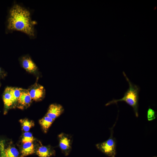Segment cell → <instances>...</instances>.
<instances>
[{"label": "cell", "mask_w": 157, "mask_h": 157, "mask_svg": "<svg viewBox=\"0 0 157 157\" xmlns=\"http://www.w3.org/2000/svg\"><path fill=\"white\" fill-rule=\"evenodd\" d=\"M22 130L25 132H28L34 126V122L27 118L20 119L19 120Z\"/></svg>", "instance_id": "4fadbf2b"}, {"label": "cell", "mask_w": 157, "mask_h": 157, "mask_svg": "<svg viewBox=\"0 0 157 157\" xmlns=\"http://www.w3.org/2000/svg\"><path fill=\"white\" fill-rule=\"evenodd\" d=\"M156 112L151 108H149L147 112V118L149 121L155 119L156 117Z\"/></svg>", "instance_id": "2e32d148"}, {"label": "cell", "mask_w": 157, "mask_h": 157, "mask_svg": "<svg viewBox=\"0 0 157 157\" xmlns=\"http://www.w3.org/2000/svg\"><path fill=\"white\" fill-rule=\"evenodd\" d=\"M5 152L7 157H20L19 151L14 147L9 146L5 149Z\"/></svg>", "instance_id": "5bb4252c"}, {"label": "cell", "mask_w": 157, "mask_h": 157, "mask_svg": "<svg viewBox=\"0 0 157 157\" xmlns=\"http://www.w3.org/2000/svg\"><path fill=\"white\" fill-rule=\"evenodd\" d=\"M23 67L30 73H34L37 70V67L31 58L28 56L23 57L21 60Z\"/></svg>", "instance_id": "9c48e42d"}, {"label": "cell", "mask_w": 157, "mask_h": 157, "mask_svg": "<svg viewBox=\"0 0 157 157\" xmlns=\"http://www.w3.org/2000/svg\"><path fill=\"white\" fill-rule=\"evenodd\" d=\"M54 120L46 115L39 120V124L44 133L47 132Z\"/></svg>", "instance_id": "7c38bea8"}, {"label": "cell", "mask_w": 157, "mask_h": 157, "mask_svg": "<svg viewBox=\"0 0 157 157\" xmlns=\"http://www.w3.org/2000/svg\"></svg>", "instance_id": "ffe728a7"}, {"label": "cell", "mask_w": 157, "mask_h": 157, "mask_svg": "<svg viewBox=\"0 0 157 157\" xmlns=\"http://www.w3.org/2000/svg\"><path fill=\"white\" fill-rule=\"evenodd\" d=\"M157 157V156H154V157Z\"/></svg>", "instance_id": "d6986e66"}, {"label": "cell", "mask_w": 157, "mask_h": 157, "mask_svg": "<svg viewBox=\"0 0 157 157\" xmlns=\"http://www.w3.org/2000/svg\"><path fill=\"white\" fill-rule=\"evenodd\" d=\"M32 100L27 90L23 89L17 101L18 106L22 108L28 107L31 103Z\"/></svg>", "instance_id": "ba28073f"}, {"label": "cell", "mask_w": 157, "mask_h": 157, "mask_svg": "<svg viewBox=\"0 0 157 157\" xmlns=\"http://www.w3.org/2000/svg\"><path fill=\"white\" fill-rule=\"evenodd\" d=\"M27 90L32 100L35 101L41 100L45 95V90L44 87L37 83L32 85Z\"/></svg>", "instance_id": "8992f818"}, {"label": "cell", "mask_w": 157, "mask_h": 157, "mask_svg": "<svg viewBox=\"0 0 157 157\" xmlns=\"http://www.w3.org/2000/svg\"><path fill=\"white\" fill-rule=\"evenodd\" d=\"M23 89L20 88L7 87L3 95V100L6 109H8L17 103Z\"/></svg>", "instance_id": "277c9868"}, {"label": "cell", "mask_w": 157, "mask_h": 157, "mask_svg": "<svg viewBox=\"0 0 157 157\" xmlns=\"http://www.w3.org/2000/svg\"><path fill=\"white\" fill-rule=\"evenodd\" d=\"M113 126L110 129V135L106 140L97 144L96 146L97 148L107 156L110 157H115L116 154V141L115 138L113 137Z\"/></svg>", "instance_id": "3957f363"}, {"label": "cell", "mask_w": 157, "mask_h": 157, "mask_svg": "<svg viewBox=\"0 0 157 157\" xmlns=\"http://www.w3.org/2000/svg\"><path fill=\"white\" fill-rule=\"evenodd\" d=\"M123 74L129 83V87L128 89L125 93L122 98L119 99H113L108 102L105 105L108 106L111 104H117L118 101H124L132 107L135 116L138 117L139 92L140 88L131 82L124 72H123Z\"/></svg>", "instance_id": "7a4b0ae2"}, {"label": "cell", "mask_w": 157, "mask_h": 157, "mask_svg": "<svg viewBox=\"0 0 157 157\" xmlns=\"http://www.w3.org/2000/svg\"><path fill=\"white\" fill-rule=\"evenodd\" d=\"M37 154L39 157H50L55 156V150L50 146H44L41 145L38 148Z\"/></svg>", "instance_id": "30bf717a"}, {"label": "cell", "mask_w": 157, "mask_h": 157, "mask_svg": "<svg viewBox=\"0 0 157 157\" xmlns=\"http://www.w3.org/2000/svg\"><path fill=\"white\" fill-rule=\"evenodd\" d=\"M5 142L4 140H0V157H7L5 152Z\"/></svg>", "instance_id": "e0dca14e"}, {"label": "cell", "mask_w": 157, "mask_h": 157, "mask_svg": "<svg viewBox=\"0 0 157 157\" xmlns=\"http://www.w3.org/2000/svg\"><path fill=\"white\" fill-rule=\"evenodd\" d=\"M64 111V108L60 104H53L49 106L45 115L55 120L63 113Z\"/></svg>", "instance_id": "52a82bcc"}, {"label": "cell", "mask_w": 157, "mask_h": 157, "mask_svg": "<svg viewBox=\"0 0 157 157\" xmlns=\"http://www.w3.org/2000/svg\"><path fill=\"white\" fill-rule=\"evenodd\" d=\"M2 71L1 70V69L0 67V75L2 74Z\"/></svg>", "instance_id": "ac0fdd59"}, {"label": "cell", "mask_w": 157, "mask_h": 157, "mask_svg": "<svg viewBox=\"0 0 157 157\" xmlns=\"http://www.w3.org/2000/svg\"><path fill=\"white\" fill-rule=\"evenodd\" d=\"M34 137L32 134L28 132H25L23 134L22 138L23 143L28 142H33L34 140Z\"/></svg>", "instance_id": "9a60e30c"}, {"label": "cell", "mask_w": 157, "mask_h": 157, "mask_svg": "<svg viewBox=\"0 0 157 157\" xmlns=\"http://www.w3.org/2000/svg\"><path fill=\"white\" fill-rule=\"evenodd\" d=\"M23 144L20 157H24L35 153L34 146L32 142H28Z\"/></svg>", "instance_id": "8fae6325"}, {"label": "cell", "mask_w": 157, "mask_h": 157, "mask_svg": "<svg viewBox=\"0 0 157 157\" xmlns=\"http://www.w3.org/2000/svg\"><path fill=\"white\" fill-rule=\"evenodd\" d=\"M58 146L62 153L65 156H68L72 149L73 137L70 134L61 133L58 136Z\"/></svg>", "instance_id": "5b68a950"}, {"label": "cell", "mask_w": 157, "mask_h": 157, "mask_svg": "<svg viewBox=\"0 0 157 157\" xmlns=\"http://www.w3.org/2000/svg\"><path fill=\"white\" fill-rule=\"evenodd\" d=\"M7 22L9 30L21 31L31 36L34 35V24L30 12L19 5L15 4L10 9Z\"/></svg>", "instance_id": "6da1fadb"}]
</instances>
